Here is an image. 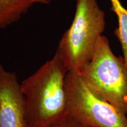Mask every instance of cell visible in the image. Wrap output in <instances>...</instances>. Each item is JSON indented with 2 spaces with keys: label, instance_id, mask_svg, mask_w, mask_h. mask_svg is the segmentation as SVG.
<instances>
[{
  "label": "cell",
  "instance_id": "cell-1",
  "mask_svg": "<svg viewBox=\"0 0 127 127\" xmlns=\"http://www.w3.org/2000/svg\"><path fill=\"white\" fill-rule=\"evenodd\" d=\"M68 71L55 52L20 84L28 127H47L67 115L65 77Z\"/></svg>",
  "mask_w": 127,
  "mask_h": 127
},
{
  "label": "cell",
  "instance_id": "cell-2",
  "mask_svg": "<svg viewBox=\"0 0 127 127\" xmlns=\"http://www.w3.org/2000/svg\"><path fill=\"white\" fill-rule=\"evenodd\" d=\"M75 1L74 19L60 39L56 53L68 72L80 73L93 59L106 23L96 0Z\"/></svg>",
  "mask_w": 127,
  "mask_h": 127
},
{
  "label": "cell",
  "instance_id": "cell-3",
  "mask_svg": "<svg viewBox=\"0 0 127 127\" xmlns=\"http://www.w3.org/2000/svg\"><path fill=\"white\" fill-rule=\"evenodd\" d=\"M79 74L95 94L127 115V68L105 36L98 39L93 59Z\"/></svg>",
  "mask_w": 127,
  "mask_h": 127
},
{
  "label": "cell",
  "instance_id": "cell-4",
  "mask_svg": "<svg viewBox=\"0 0 127 127\" xmlns=\"http://www.w3.org/2000/svg\"><path fill=\"white\" fill-rule=\"evenodd\" d=\"M67 114L90 127H127V115L96 95L79 73L65 77Z\"/></svg>",
  "mask_w": 127,
  "mask_h": 127
},
{
  "label": "cell",
  "instance_id": "cell-5",
  "mask_svg": "<svg viewBox=\"0 0 127 127\" xmlns=\"http://www.w3.org/2000/svg\"><path fill=\"white\" fill-rule=\"evenodd\" d=\"M0 127H28L25 98L17 75L1 64Z\"/></svg>",
  "mask_w": 127,
  "mask_h": 127
},
{
  "label": "cell",
  "instance_id": "cell-6",
  "mask_svg": "<svg viewBox=\"0 0 127 127\" xmlns=\"http://www.w3.org/2000/svg\"><path fill=\"white\" fill-rule=\"evenodd\" d=\"M111 11L115 12L118 18V25L114 34L121 45L123 58L127 68V9L123 7L120 0H110Z\"/></svg>",
  "mask_w": 127,
  "mask_h": 127
},
{
  "label": "cell",
  "instance_id": "cell-7",
  "mask_svg": "<svg viewBox=\"0 0 127 127\" xmlns=\"http://www.w3.org/2000/svg\"><path fill=\"white\" fill-rule=\"evenodd\" d=\"M47 127H90L84 125L68 115L60 121Z\"/></svg>",
  "mask_w": 127,
  "mask_h": 127
},
{
  "label": "cell",
  "instance_id": "cell-8",
  "mask_svg": "<svg viewBox=\"0 0 127 127\" xmlns=\"http://www.w3.org/2000/svg\"><path fill=\"white\" fill-rule=\"evenodd\" d=\"M7 27H8L7 24L6 23L5 19L4 18L2 9L0 5V29H4Z\"/></svg>",
  "mask_w": 127,
  "mask_h": 127
}]
</instances>
